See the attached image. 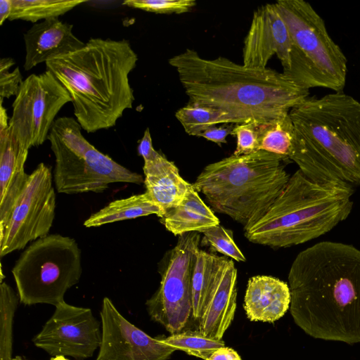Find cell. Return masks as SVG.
Returning a JSON list of instances; mask_svg holds the SVG:
<instances>
[{
	"label": "cell",
	"mask_w": 360,
	"mask_h": 360,
	"mask_svg": "<svg viewBox=\"0 0 360 360\" xmlns=\"http://www.w3.org/2000/svg\"><path fill=\"white\" fill-rule=\"evenodd\" d=\"M290 311L309 336L360 342V250L321 241L301 251L288 273Z\"/></svg>",
	"instance_id": "1"
},
{
	"label": "cell",
	"mask_w": 360,
	"mask_h": 360,
	"mask_svg": "<svg viewBox=\"0 0 360 360\" xmlns=\"http://www.w3.org/2000/svg\"><path fill=\"white\" fill-rule=\"evenodd\" d=\"M189 103L222 110L240 123H263L290 110L309 97V89L283 72L254 68L222 56L205 59L186 49L169 59Z\"/></svg>",
	"instance_id": "2"
},
{
	"label": "cell",
	"mask_w": 360,
	"mask_h": 360,
	"mask_svg": "<svg viewBox=\"0 0 360 360\" xmlns=\"http://www.w3.org/2000/svg\"><path fill=\"white\" fill-rule=\"evenodd\" d=\"M289 159L319 184L360 185V102L342 91L307 97L289 112Z\"/></svg>",
	"instance_id": "3"
},
{
	"label": "cell",
	"mask_w": 360,
	"mask_h": 360,
	"mask_svg": "<svg viewBox=\"0 0 360 360\" xmlns=\"http://www.w3.org/2000/svg\"><path fill=\"white\" fill-rule=\"evenodd\" d=\"M137 60L126 39L91 38L80 49L45 64L69 93L82 129L91 133L115 126L132 108L129 75Z\"/></svg>",
	"instance_id": "4"
},
{
	"label": "cell",
	"mask_w": 360,
	"mask_h": 360,
	"mask_svg": "<svg viewBox=\"0 0 360 360\" xmlns=\"http://www.w3.org/2000/svg\"><path fill=\"white\" fill-rule=\"evenodd\" d=\"M354 188L316 183L298 169L264 216L244 228V235L253 243L271 248H288L319 238L349 217Z\"/></svg>",
	"instance_id": "5"
},
{
	"label": "cell",
	"mask_w": 360,
	"mask_h": 360,
	"mask_svg": "<svg viewBox=\"0 0 360 360\" xmlns=\"http://www.w3.org/2000/svg\"><path fill=\"white\" fill-rule=\"evenodd\" d=\"M285 160L264 150L232 155L207 165L193 186L215 212L246 228L264 216L287 185Z\"/></svg>",
	"instance_id": "6"
},
{
	"label": "cell",
	"mask_w": 360,
	"mask_h": 360,
	"mask_svg": "<svg viewBox=\"0 0 360 360\" xmlns=\"http://www.w3.org/2000/svg\"><path fill=\"white\" fill-rule=\"evenodd\" d=\"M274 4L292 41L291 68L286 76L309 90L323 87L342 91L347 60L323 18L303 0H278Z\"/></svg>",
	"instance_id": "7"
},
{
	"label": "cell",
	"mask_w": 360,
	"mask_h": 360,
	"mask_svg": "<svg viewBox=\"0 0 360 360\" xmlns=\"http://www.w3.org/2000/svg\"><path fill=\"white\" fill-rule=\"evenodd\" d=\"M77 120L57 118L48 139L55 157L53 181L58 193H101L113 183L141 184L143 177L118 164L91 145Z\"/></svg>",
	"instance_id": "8"
},
{
	"label": "cell",
	"mask_w": 360,
	"mask_h": 360,
	"mask_svg": "<svg viewBox=\"0 0 360 360\" xmlns=\"http://www.w3.org/2000/svg\"><path fill=\"white\" fill-rule=\"evenodd\" d=\"M81 250L74 238L49 234L32 242L11 272L20 302L57 305L82 275Z\"/></svg>",
	"instance_id": "9"
},
{
	"label": "cell",
	"mask_w": 360,
	"mask_h": 360,
	"mask_svg": "<svg viewBox=\"0 0 360 360\" xmlns=\"http://www.w3.org/2000/svg\"><path fill=\"white\" fill-rule=\"evenodd\" d=\"M200 242L198 232L178 237L159 266L160 286L146 302L151 319L171 334L185 330L192 320V276Z\"/></svg>",
	"instance_id": "10"
},
{
	"label": "cell",
	"mask_w": 360,
	"mask_h": 360,
	"mask_svg": "<svg viewBox=\"0 0 360 360\" xmlns=\"http://www.w3.org/2000/svg\"><path fill=\"white\" fill-rule=\"evenodd\" d=\"M71 97L50 71L32 74L21 84L9 119L12 134L24 148L41 145L60 109Z\"/></svg>",
	"instance_id": "11"
},
{
	"label": "cell",
	"mask_w": 360,
	"mask_h": 360,
	"mask_svg": "<svg viewBox=\"0 0 360 360\" xmlns=\"http://www.w3.org/2000/svg\"><path fill=\"white\" fill-rule=\"evenodd\" d=\"M52 181L51 168L43 162L29 174L6 226L0 231L1 257L49 235L56 210V193Z\"/></svg>",
	"instance_id": "12"
},
{
	"label": "cell",
	"mask_w": 360,
	"mask_h": 360,
	"mask_svg": "<svg viewBox=\"0 0 360 360\" xmlns=\"http://www.w3.org/2000/svg\"><path fill=\"white\" fill-rule=\"evenodd\" d=\"M51 317L33 339L34 345L51 356L77 359L93 356L101 342L99 322L89 308L63 301L55 306Z\"/></svg>",
	"instance_id": "13"
},
{
	"label": "cell",
	"mask_w": 360,
	"mask_h": 360,
	"mask_svg": "<svg viewBox=\"0 0 360 360\" xmlns=\"http://www.w3.org/2000/svg\"><path fill=\"white\" fill-rule=\"evenodd\" d=\"M101 342L96 360H168L176 351L127 321L108 297L101 311Z\"/></svg>",
	"instance_id": "14"
},
{
	"label": "cell",
	"mask_w": 360,
	"mask_h": 360,
	"mask_svg": "<svg viewBox=\"0 0 360 360\" xmlns=\"http://www.w3.org/2000/svg\"><path fill=\"white\" fill-rule=\"evenodd\" d=\"M292 41L286 24L274 4L259 6L253 13L250 27L245 38L243 64L264 69L274 56L280 60L283 73L290 70Z\"/></svg>",
	"instance_id": "15"
},
{
	"label": "cell",
	"mask_w": 360,
	"mask_h": 360,
	"mask_svg": "<svg viewBox=\"0 0 360 360\" xmlns=\"http://www.w3.org/2000/svg\"><path fill=\"white\" fill-rule=\"evenodd\" d=\"M237 269L233 262L220 257L198 328L205 335L222 339L235 316Z\"/></svg>",
	"instance_id": "16"
},
{
	"label": "cell",
	"mask_w": 360,
	"mask_h": 360,
	"mask_svg": "<svg viewBox=\"0 0 360 360\" xmlns=\"http://www.w3.org/2000/svg\"><path fill=\"white\" fill-rule=\"evenodd\" d=\"M72 27L58 18L34 23L23 35L26 52L24 69L30 70L38 64L82 48L85 43L73 34Z\"/></svg>",
	"instance_id": "17"
},
{
	"label": "cell",
	"mask_w": 360,
	"mask_h": 360,
	"mask_svg": "<svg viewBox=\"0 0 360 360\" xmlns=\"http://www.w3.org/2000/svg\"><path fill=\"white\" fill-rule=\"evenodd\" d=\"M28 150L15 139L10 127L0 131V231L6 226L28 179L24 168Z\"/></svg>",
	"instance_id": "18"
},
{
	"label": "cell",
	"mask_w": 360,
	"mask_h": 360,
	"mask_svg": "<svg viewBox=\"0 0 360 360\" xmlns=\"http://www.w3.org/2000/svg\"><path fill=\"white\" fill-rule=\"evenodd\" d=\"M289 285L273 276H255L249 278L243 308L250 321L273 323L290 309Z\"/></svg>",
	"instance_id": "19"
},
{
	"label": "cell",
	"mask_w": 360,
	"mask_h": 360,
	"mask_svg": "<svg viewBox=\"0 0 360 360\" xmlns=\"http://www.w3.org/2000/svg\"><path fill=\"white\" fill-rule=\"evenodd\" d=\"M143 169L146 192L165 212L179 205L192 186L181 176L176 166L160 153L144 162Z\"/></svg>",
	"instance_id": "20"
},
{
	"label": "cell",
	"mask_w": 360,
	"mask_h": 360,
	"mask_svg": "<svg viewBox=\"0 0 360 360\" xmlns=\"http://www.w3.org/2000/svg\"><path fill=\"white\" fill-rule=\"evenodd\" d=\"M167 230L174 236L198 232L219 224V220L205 205L192 186L184 200L165 210L160 219Z\"/></svg>",
	"instance_id": "21"
},
{
	"label": "cell",
	"mask_w": 360,
	"mask_h": 360,
	"mask_svg": "<svg viewBox=\"0 0 360 360\" xmlns=\"http://www.w3.org/2000/svg\"><path fill=\"white\" fill-rule=\"evenodd\" d=\"M164 214V210L153 201L148 193L145 192L112 201L91 214L84 222V226L87 228L97 227L150 214H156L160 218Z\"/></svg>",
	"instance_id": "22"
},
{
	"label": "cell",
	"mask_w": 360,
	"mask_h": 360,
	"mask_svg": "<svg viewBox=\"0 0 360 360\" xmlns=\"http://www.w3.org/2000/svg\"><path fill=\"white\" fill-rule=\"evenodd\" d=\"M259 150L289 159L294 138V125L289 112L257 124Z\"/></svg>",
	"instance_id": "23"
},
{
	"label": "cell",
	"mask_w": 360,
	"mask_h": 360,
	"mask_svg": "<svg viewBox=\"0 0 360 360\" xmlns=\"http://www.w3.org/2000/svg\"><path fill=\"white\" fill-rule=\"evenodd\" d=\"M220 257L199 249L192 276V320L198 323Z\"/></svg>",
	"instance_id": "24"
},
{
	"label": "cell",
	"mask_w": 360,
	"mask_h": 360,
	"mask_svg": "<svg viewBox=\"0 0 360 360\" xmlns=\"http://www.w3.org/2000/svg\"><path fill=\"white\" fill-rule=\"evenodd\" d=\"M85 0H11L12 11L9 20L38 21L58 18Z\"/></svg>",
	"instance_id": "25"
},
{
	"label": "cell",
	"mask_w": 360,
	"mask_h": 360,
	"mask_svg": "<svg viewBox=\"0 0 360 360\" xmlns=\"http://www.w3.org/2000/svg\"><path fill=\"white\" fill-rule=\"evenodd\" d=\"M175 115L191 136H199L205 129L218 124H240L236 117L222 110L189 102Z\"/></svg>",
	"instance_id": "26"
},
{
	"label": "cell",
	"mask_w": 360,
	"mask_h": 360,
	"mask_svg": "<svg viewBox=\"0 0 360 360\" xmlns=\"http://www.w3.org/2000/svg\"><path fill=\"white\" fill-rule=\"evenodd\" d=\"M163 342L176 350L187 354L207 360L217 349L225 346L222 339L209 338L198 329L184 330L171 334L167 337H161Z\"/></svg>",
	"instance_id": "27"
},
{
	"label": "cell",
	"mask_w": 360,
	"mask_h": 360,
	"mask_svg": "<svg viewBox=\"0 0 360 360\" xmlns=\"http://www.w3.org/2000/svg\"><path fill=\"white\" fill-rule=\"evenodd\" d=\"M18 295L6 283L0 285V360H12L13 319Z\"/></svg>",
	"instance_id": "28"
},
{
	"label": "cell",
	"mask_w": 360,
	"mask_h": 360,
	"mask_svg": "<svg viewBox=\"0 0 360 360\" xmlns=\"http://www.w3.org/2000/svg\"><path fill=\"white\" fill-rule=\"evenodd\" d=\"M200 233L204 235V240L217 252L229 257L236 262H245L246 259L236 244L233 232L218 224L210 227Z\"/></svg>",
	"instance_id": "29"
},
{
	"label": "cell",
	"mask_w": 360,
	"mask_h": 360,
	"mask_svg": "<svg viewBox=\"0 0 360 360\" xmlns=\"http://www.w3.org/2000/svg\"><path fill=\"white\" fill-rule=\"evenodd\" d=\"M194 0H127L122 4L155 13H184L195 6Z\"/></svg>",
	"instance_id": "30"
},
{
	"label": "cell",
	"mask_w": 360,
	"mask_h": 360,
	"mask_svg": "<svg viewBox=\"0 0 360 360\" xmlns=\"http://www.w3.org/2000/svg\"><path fill=\"white\" fill-rule=\"evenodd\" d=\"M257 124V122H249L233 126L231 134L236 136L237 141L233 155H248L259 150Z\"/></svg>",
	"instance_id": "31"
},
{
	"label": "cell",
	"mask_w": 360,
	"mask_h": 360,
	"mask_svg": "<svg viewBox=\"0 0 360 360\" xmlns=\"http://www.w3.org/2000/svg\"><path fill=\"white\" fill-rule=\"evenodd\" d=\"M14 64V60L10 57L2 58L0 60L1 98L16 96L23 82L19 68L17 67L12 72H9V69Z\"/></svg>",
	"instance_id": "32"
},
{
	"label": "cell",
	"mask_w": 360,
	"mask_h": 360,
	"mask_svg": "<svg viewBox=\"0 0 360 360\" xmlns=\"http://www.w3.org/2000/svg\"><path fill=\"white\" fill-rule=\"evenodd\" d=\"M233 128V127L231 125L219 127L214 126L205 129L199 136H202L221 146V143L227 142L226 136L232 133Z\"/></svg>",
	"instance_id": "33"
},
{
	"label": "cell",
	"mask_w": 360,
	"mask_h": 360,
	"mask_svg": "<svg viewBox=\"0 0 360 360\" xmlns=\"http://www.w3.org/2000/svg\"><path fill=\"white\" fill-rule=\"evenodd\" d=\"M138 153L143 158L144 162L153 160L159 153L153 146L152 138L148 128L145 130L143 136L140 140L138 146Z\"/></svg>",
	"instance_id": "34"
},
{
	"label": "cell",
	"mask_w": 360,
	"mask_h": 360,
	"mask_svg": "<svg viewBox=\"0 0 360 360\" xmlns=\"http://www.w3.org/2000/svg\"><path fill=\"white\" fill-rule=\"evenodd\" d=\"M207 360H242V359L235 349L223 346L215 349Z\"/></svg>",
	"instance_id": "35"
},
{
	"label": "cell",
	"mask_w": 360,
	"mask_h": 360,
	"mask_svg": "<svg viewBox=\"0 0 360 360\" xmlns=\"http://www.w3.org/2000/svg\"><path fill=\"white\" fill-rule=\"evenodd\" d=\"M12 11L11 0L0 1V25H2L6 19H8Z\"/></svg>",
	"instance_id": "36"
},
{
	"label": "cell",
	"mask_w": 360,
	"mask_h": 360,
	"mask_svg": "<svg viewBox=\"0 0 360 360\" xmlns=\"http://www.w3.org/2000/svg\"><path fill=\"white\" fill-rule=\"evenodd\" d=\"M3 100L0 98V131L7 130L10 127L6 110L3 105Z\"/></svg>",
	"instance_id": "37"
},
{
	"label": "cell",
	"mask_w": 360,
	"mask_h": 360,
	"mask_svg": "<svg viewBox=\"0 0 360 360\" xmlns=\"http://www.w3.org/2000/svg\"><path fill=\"white\" fill-rule=\"evenodd\" d=\"M51 360H69L65 357V356L60 355L52 358Z\"/></svg>",
	"instance_id": "38"
},
{
	"label": "cell",
	"mask_w": 360,
	"mask_h": 360,
	"mask_svg": "<svg viewBox=\"0 0 360 360\" xmlns=\"http://www.w3.org/2000/svg\"><path fill=\"white\" fill-rule=\"evenodd\" d=\"M12 360H25L20 356H16L15 358H13Z\"/></svg>",
	"instance_id": "39"
}]
</instances>
